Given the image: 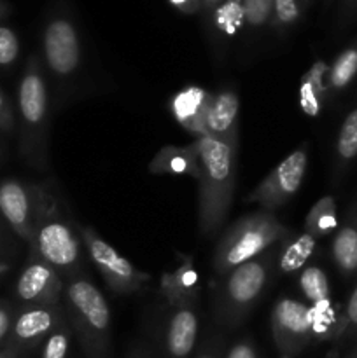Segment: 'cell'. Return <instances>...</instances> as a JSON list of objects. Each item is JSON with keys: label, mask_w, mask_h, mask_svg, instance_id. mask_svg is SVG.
Masks as SVG:
<instances>
[{"label": "cell", "mask_w": 357, "mask_h": 358, "mask_svg": "<svg viewBox=\"0 0 357 358\" xmlns=\"http://www.w3.org/2000/svg\"><path fill=\"white\" fill-rule=\"evenodd\" d=\"M181 266L160 280L163 299L156 329L154 352L158 358H191L198 346L200 299L198 273L189 255H178Z\"/></svg>", "instance_id": "cell-1"}, {"label": "cell", "mask_w": 357, "mask_h": 358, "mask_svg": "<svg viewBox=\"0 0 357 358\" xmlns=\"http://www.w3.org/2000/svg\"><path fill=\"white\" fill-rule=\"evenodd\" d=\"M28 252L44 259L63 280L84 273L86 250L77 222L70 217L65 199L51 182H35L34 236Z\"/></svg>", "instance_id": "cell-2"}, {"label": "cell", "mask_w": 357, "mask_h": 358, "mask_svg": "<svg viewBox=\"0 0 357 358\" xmlns=\"http://www.w3.org/2000/svg\"><path fill=\"white\" fill-rule=\"evenodd\" d=\"M16 96L20 156L28 166L42 171L49 166L52 100L41 56H28Z\"/></svg>", "instance_id": "cell-3"}, {"label": "cell", "mask_w": 357, "mask_h": 358, "mask_svg": "<svg viewBox=\"0 0 357 358\" xmlns=\"http://www.w3.org/2000/svg\"><path fill=\"white\" fill-rule=\"evenodd\" d=\"M200 164L198 182V227L206 240L216 236L224 226L233 205L237 189V152L212 136H202L191 142Z\"/></svg>", "instance_id": "cell-4"}, {"label": "cell", "mask_w": 357, "mask_h": 358, "mask_svg": "<svg viewBox=\"0 0 357 358\" xmlns=\"http://www.w3.org/2000/svg\"><path fill=\"white\" fill-rule=\"evenodd\" d=\"M62 306L84 358H112V315L107 299L84 273L65 280Z\"/></svg>", "instance_id": "cell-5"}, {"label": "cell", "mask_w": 357, "mask_h": 358, "mask_svg": "<svg viewBox=\"0 0 357 358\" xmlns=\"http://www.w3.org/2000/svg\"><path fill=\"white\" fill-rule=\"evenodd\" d=\"M279 245H273L252 261L237 266L219 278L214 292V324L224 331L240 327L265 296L279 259Z\"/></svg>", "instance_id": "cell-6"}, {"label": "cell", "mask_w": 357, "mask_h": 358, "mask_svg": "<svg viewBox=\"0 0 357 358\" xmlns=\"http://www.w3.org/2000/svg\"><path fill=\"white\" fill-rule=\"evenodd\" d=\"M41 59L51 90L52 107L63 110L80 98L84 86L80 38L72 21L58 16L46 24Z\"/></svg>", "instance_id": "cell-7"}, {"label": "cell", "mask_w": 357, "mask_h": 358, "mask_svg": "<svg viewBox=\"0 0 357 358\" xmlns=\"http://www.w3.org/2000/svg\"><path fill=\"white\" fill-rule=\"evenodd\" d=\"M293 234V229L275 213L265 210L247 213L231 224L220 236L214 252V271L220 278Z\"/></svg>", "instance_id": "cell-8"}, {"label": "cell", "mask_w": 357, "mask_h": 358, "mask_svg": "<svg viewBox=\"0 0 357 358\" xmlns=\"http://www.w3.org/2000/svg\"><path fill=\"white\" fill-rule=\"evenodd\" d=\"M77 229H79L88 257L91 259L112 294L133 296L147 289L153 280L149 273L135 268L128 259L119 255L118 250L108 245L91 226L77 222Z\"/></svg>", "instance_id": "cell-9"}, {"label": "cell", "mask_w": 357, "mask_h": 358, "mask_svg": "<svg viewBox=\"0 0 357 358\" xmlns=\"http://www.w3.org/2000/svg\"><path fill=\"white\" fill-rule=\"evenodd\" d=\"M275 348L284 358H296L314 343L322 341L317 317L307 303L282 296L272 308L270 315Z\"/></svg>", "instance_id": "cell-10"}, {"label": "cell", "mask_w": 357, "mask_h": 358, "mask_svg": "<svg viewBox=\"0 0 357 358\" xmlns=\"http://www.w3.org/2000/svg\"><path fill=\"white\" fill-rule=\"evenodd\" d=\"M308 170V145L303 143L294 149L284 161H280L247 196L245 203H255L265 212L275 213V210L282 208L290 201L301 184Z\"/></svg>", "instance_id": "cell-11"}, {"label": "cell", "mask_w": 357, "mask_h": 358, "mask_svg": "<svg viewBox=\"0 0 357 358\" xmlns=\"http://www.w3.org/2000/svg\"><path fill=\"white\" fill-rule=\"evenodd\" d=\"M65 318L62 303L52 306H20L6 343L7 352L18 358L41 348L44 339Z\"/></svg>", "instance_id": "cell-12"}, {"label": "cell", "mask_w": 357, "mask_h": 358, "mask_svg": "<svg viewBox=\"0 0 357 358\" xmlns=\"http://www.w3.org/2000/svg\"><path fill=\"white\" fill-rule=\"evenodd\" d=\"M65 280L51 264L28 252L27 262L14 285L20 306H52L62 303Z\"/></svg>", "instance_id": "cell-13"}, {"label": "cell", "mask_w": 357, "mask_h": 358, "mask_svg": "<svg viewBox=\"0 0 357 358\" xmlns=\"http://www.w3.org/2000/svg\"><path fill=\"white\" fill-rule=\"evenodd\" d=\"M0 215L16 238L30 245L34 236L35 182L7 177L0 180Z\"/></svg>", "instance_id": "cell-14"}, {"label": "cell", "mask_w": 357, "mask_h": 358, "mask_svg": "<svg viewBox=\"0 0 357 358\" xmlns=\"http://www.w3.org/2000/svg\"><path fill=\"white\" fill-rule=\"evenodd\" d=\"M240 100L233 87H220L212 93L206 110L209 136L238 154L240 147Z\"/></svg>", "instance_id": "cell-15"}, {"label": "cell", "mask_w": 357, "mask_h": 358, "mask_svg": "<svg viewBox=\"0 0 357 358\" xmlns=\"http://www.w3.org/2000/svg\"><path fill=\"white\" fill-rule=\"evenodd\" d=\"M212 93L198 86H186L170 100V112L175 121L195 138L209 136L206 131V110Z\"/></svg>", "instance_id": "cell-16"}, {"label": "cell", "mask_w": 357, "mask_h": 358, "mask_svg": "<svg viewBox=\"0 0 357 358\" xmlns=\"http://www.w3.org/2000/svg\"><path fill=\"white\" fill-rule=\"evenodd\" d=\"M331 257L343 278H357V196L332 234Z\"/></svg>", "instance_id": "cell-17"}, {"label": "cell", "mask_w": 357, "mask_h": 358, "mask_svg": "<svg viewBox=\"0 0 357 358\" xmlns=\"http://www.w3.org/2000/svg\"><path fill=\"white\" fill-rule=\"evenodd\" d=\"M149 171L154 175H188L196 182L202 178V164L191 143L184 147H161L150 159Z\"/></svg>", "instance_id": "cell-18"}, {"label": "cell", "mask_w": 357, "mask_h": 358, "mask_svg": "<svg viewBox=\"0 0 357 358\" xmlns=\"http://www.w3.org/2000/svg\"><path fill=\"white\" fill-rule=\"evenodd\" d=\"M357 159V105H354L342 121L335 143L332 184H338Z\"/></svg>", "instance_id": "cell-19"}, {"label": "cell", "mask_w": 357, "mask_h": 358, "mask_svg": "<svg viewBox=\"0 0 357 358\" xmlns=\"http://www.w3.org/2000/svg\"><path fill=\"white\" fill-rule=\"evenodd\" d=\"M298 283L301 294L308 301V306H312L315 313L331 310V285L324 269L318 266H304Z\"/></svg>", "instance_id": "cell-20"}, {"label": "cell", "mask_w": 357, "mask_h": 358, "mask_svg": "<svg viewBox=\"0 0 357 358\" xmlns=\"http://www.w3.org/2000/svg\"><path fill=\"white\" fill-rule=\"evenodd\" d=\"M315 245H317V240L308 236L304 231L280 241L279 259H276V268H279V271L282 275H290V273L303 269L308 259L315 252Z\"/></svg>", "instance_id": "cell-21"}, {"label": "cell", "mask_w": 357, "mask_h": 358, "mask_svg": "<svg viewBox=\"0 0 357 358\" xmlns=\"http://www.w3.org/2000/svg\"><path fill=\"white\" fill-rule=\"evenodd\" d=\"M357 76V42L343 49L335 62L328 66L326 73V91H328V100L338 96L342 91H345Z\"/></svg>", "instance_id": "cell-22"}, {"label": "cell", "mask_w": 357, "mask_h": 358, "mask_svg": "<svg viewBox=\"0 0 357 358\" xmlns=\"http://www.w3.org/2000/svg\"><path fill=\"white\" fill-rule=\"evenodd\" d=\"M338 212L332 196H322L304 217V233L314 240H322L338 229Z\"/></svg>", "instance_id": "cell-23"}, {"label": "cell", "mask_w": 357, "mask_h": 358, "mask_svg": "<svg viewBox=\"0 0 357 358\" xmlns=\"http://www.w3.org/2000/svg\"><path fill=\"white\" fill-rule=\"evenodd\" d=\"M326 73H328V66H326L324 63H317V65L303 77V84H301V105H303V110L307 112V114H321L322 105L328 101Z\"/></svg>", "instance_id": "cell-24"}, {"label": "cell", "mask_w": 357, "mask_h": 358, "mask_svg": "<svg viewBox=\"0 0 357 358\" xmlns=\"http://www.w3.org/2000/svg\"><path fill=\"white\" fill-rule=\"evenodd\" d=\"M357 339V283L346 299L345 308L338 315L335 331H332L331 341L336 345H345Z\"/></svg>", "instance_id": "cell-25"}, {"label": "cell", "mask_w": 357, "mask_h": 358, "mask_svg": "<svg viewBox=\"0 0 357 358\" xmlns=\"http://www.w3.org/2000/svg\"><path fill=\"white\" fill-rule=\"evenodd\" d=\"M72 329L66 318H63L55 331L44 339L41 346V358H69L70 343H72Z\"/></svg>", "instance_id": "cell-26"}, {"label": "cell", "mask_w": 357, "mask_h": 358, "mask_svg": "<svg viewBox=\"0 0 357 358\" xmlns=\"http://www.w3.org/2000/svg\"><path fill=\"white\" fill-rule=\"evenodd\" d=\"M20 38L10 27L0 24V69L7 70L14 66L20 58Z\"/></svg>", "instance_id": "cell-27"}, {"label": "cell", "mask_w": 357, "mask_h": 358, "mask_svg": "<svg viewBox=\"0 0 357 358\" xmlns=\"http://www.w3.org/2000/svg\"><path fill=\"white\" fill-rule=\"evenodd\" d=\"M224 352H226V339L219 327L214 325L198 343L192 358H224Z\"/></svg>", "instance_id": "cell-28"}, {"label": "cell", "mask_w": 357, "mask_h": 358, "mask_svg": "<svg viewBox=\"0 0 357 358\" xmlns=\"http://www.w3.org/2000/svg\"><path fill=\"white\" fill-rule=\"evenodd\" d=\"M244 21L251 28H261L270 21L273 13V0H244Z\"/></svg>", "instance_id": "cell-29"}, {"label": "cell", "mask_w": 357, "mask_h": 358, "mask_svg": "<svg viewBox=\"0 0 357 358\" xmlns=\"http://www.w3.org/2000/svg\"><path fill=\"white\" fill-rule=\"evenodd\" d=\"M275 10V27L289 28L298 23L301 16L300 0H273Z\"/></svg>", "instance_id": "cell-30"}, {"label": "cell", "mask_w": 357, "mask_h": 358, "mask_svg": "<svg viewBox=\"0 0 357 358\" xmlns=\"http://www.w3.org/2000/svg\"><path fill=\"white\" fill-rule=\"evenodd\" d=\"M224 358H261V353H259L254 339L244 336V338L237 339L230 346H226Z\"/></svg>", "instance_id": "cell-31"}, {"label": "cell", "mask_w": 357, "mask_h": 358, "mask_svg": "<svg viewBox=\"0 0 357 358\" xmlns=\"http://www.w3.org/2000/svg\"><path fill=\"white\" fill-rule=\"evenodd\" d=\"M18 308L20 306H16L10 301H0V350L6 348V343L9 339L10 327H13Z\"/></svg>", "instance_id": "cell-32"}, {"label": "cell", "mask_w": 357, "mask_h": 358, "mask_svg": "<svg viewBox=\"0 0 357 358\" xmlns=\"http://www.w3.org/2000/svg\"><path fill=\"white\" fill-rule=\"evenodd\" d=\"M16 124V110H14L13 101L0 90V131L6 135H13Z\"/></svg>", "instance_id": "cell-33"}, {"label": "cell", "mask_w": 357, "mask_h": 358, "mask_svg": "<svg viewBox=\"0 0 357 358\" xmlns=\"http://www.w3.org/2000/svg\"><path fill=\"white\" fill-rule=\"evenodd\" d=\"M10 233H13V231H10L9 227L6 229V227L0 224V259H6L7 255L16 254V241L10 236Z\"/></svg>", "instance_id": "cell-34"}, {"label": "cell", "mask_w": 357, "mask_h": 358, "mask_svg": "<svg viewBox=\"0 0 357 358\" xmlns=\"http://www.w3.org/2000/svg\"><path fill=\"white\" fill-rule=\"evenodd\" d=\"M126 358H158L153 346L146 341H136L130 346Z\"/></svg>", "instance_id": "cell-35"}, {"label": "cell", "mask_w": 357, "mask_h": 358, "mask_svg": "<svg viewBox=\"0 0 357 358\" xmlns=\"http://www.w3.org/2000/svg\"><path fill=\"white\" fill-rule=\"evenodd\" d=\"M170 3L174 7H177L178 10L186 14L198 13L200 6H202V0H170Z\"/></svg>", "instance_id": "cell-36"}, {"label": "cell", "mask_w": 357, "mask_h": 358, "mask_svg": "<svg viewBox=\"0 0 357 358\" xmlns=\"http://www.w3.org/2000/svg\"><path fill=\"white\" fill-rule=\"evenodd\" d=\"M13 268H14L13 261H9V259H0V278L6 276L7 273L13 271Z\"/></svg>", "instance_id": "cell-37"}, {"label": "cell", "mask_w": 357, "mask_h": 358, "mask_svg": "<svg viewBox=\"0 0 357 358\" xmlns=\"http://www.w3.org/2000/svg\"><path fill=\"white\" fill-rule=\"evenodd\" d=\"M220 2H223V0H202L203 6L209 7V9H216V7H219Z\"/></svg>", "instance_id": "cell-38"}, {"label": "cell", "mask_w": 357, "mask_h": 358, "mask_svg": "<svg viewBox=\"0 0 357 358\" xmlns=\"http://www.w3.org/2000/svg\"><path fill=\"white\" fill-rule=\"evenodd\" d=\"M7 13H9V7H7L6 3H4L2 0H0V20H2L4 16H7Z\"/></svg>", "instance_id": "cell-39"}, {"label": "cell", "mask_w": 357, "mask_h": 358, "mask_svg": "<svg viewBox=\"0 0 357 358\" xmlns=\"http://www.w3.org/2000/svg\"><path fill=\"white\" fill-rule=\"evenodd\" d=\"M0 358H18V357L13 355L10 352H7V350H0Z\"/></svg>", "instance_id": "cell-40"}, {"label": "cell", "mask_w": 357, "mask_h": 358, "mask_svg": "<svg viewBox=\"0 0 357 358\" xmlns=\"http://www.w3.org/2000/svg\"><path fill=\"white\" fill-rule=\"evenodd\" d=\"M345 358H357V345L354 346L352 350H350L349 353H346V357Z\"/></svg>", "instance_id": "cell-41"}, {"label": "cell", "mask_w": 357, "mask_h": 358, "mask_svg": "<svg viewBox=\"0 0 357 358\" xmlns=\"http://www.w3.org/2000/svg\"><path fill=\"white\" fill-rule=\"evenodd\" d=\"M2 156H4V154H2V147H0V161H2Z\"/></svg>", "instance_id": "cell-42"}]
</instances>
